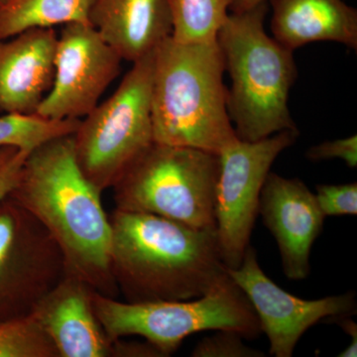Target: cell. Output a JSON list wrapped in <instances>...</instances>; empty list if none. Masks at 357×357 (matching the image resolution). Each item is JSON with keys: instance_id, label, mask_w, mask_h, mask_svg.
I'll return each mask as SVG.
<instances>
[{"instance_id": "7", "label": "cell", "mask_w": 357, "mask_h": 357, "mask_svg": "<svg viewBox=\"0 0 357 357\" xmlns=\"http://www.w3.org/2000/svg\"><path fill=\"white\" fill-rule=\"evenodd\" d=\"M154 51L133 63L114 95L81 119L74 133L77 165L100 192L114 187L154 142Z\"/></svg>"}, {"instance_id": "6", "label": "cell", "mask_w": 357, "mask_h": 357, "mask_svg": "<svg viewBox=\"0 0 357 357\" xmlns=\"http://www.w3.org/2000/svg\"><path fill=\"white\" fill-rule=\"evenodd\" d=\"M91 300L110 342L138 335L163 356L177 351L189 335L204 331H234L246 340L262 333L255 310L230 277L194 300L128 303L93 290Z\"/></svg>"}, {"instance_id": "5", "label": "cell", "mask_w": 357, "mask_h": 357, "mask_svg": "<svg viewBox=\"0 0 357 357\" xmlns=\"http://www.w3.org/2000/svg\"><path fill=\"white\" fill-rule=\"evenodd\" d=\"M220 156L153 142L117 180L115 210L151 213L215 231Z\"/></svg>"}, {"instance_id": "26", "label": "cell", "mask_w": 357, "mask_h": 357, "mask_svg": "<svg viewBox=\"0 0 357 357\" xmlns=\"http://www.w3.org/2000/svg\"><path fill=\"white\" fill-rule=\"evenodd\" d=\"M266 1L267 0H236L230 10H232V13H241Z\"/></svg>"}, {"instance_id": "8", "label": "cell", "mask_w": 357, "mask_h": 357, "mask_svg": "<svg viewBox=\"0 0 357 357\" xmlns=\"http://www.w3.org/2000/svg\"><path fill=\"white\" fill-rule=\"evenodd\" d=\"M299 136L284 130L264 139L236 140L220 156V175L215 189V234L225 266L236 269L250 245L263 185L270 169Z\"/></svg>"}, {"instance_id": "18", "label": "cell", "mask_w": 357, "mask_h": 357, "mask_svg": "<svg viewBox=\"0 0 357 357\" xmlns=\"http://www.w3.org/2000/svg\"><path fill=\"white\" fill-rule=\"evenodd\" d=\"M236 0H168L171 37L180 43L217 41L218 33Z\"/></svg>"}, {"instance_id": "22", "label": "cell", "mask_w": 357, "mask_h": 357, "mask_svg": "<svg viewBox=\"0 0 357 357\" xmlns=\"http://www.w3.org/2000/svg\"><path fill=\"white\" fill-rule=\"evenodd\" d=\"M317 202L325 217L356 215L357 184L317 185Z\"/></svg>"}, {"instance_id": "4", "label": "cell", "mask_w": 357, "mask_h": 357, "mask_svg": "<svg viewBox=\"0 0 357 357\" xmlns=\"http://www.w3.org/2000/svg\"><path fill=\"white\" fill-rule=\"evenodd\" d=\"M267 13L268 1L229 14L217 36L231 79L227 112L237 138L248 142L298 130L288 105L298 74L293 51L265 31Z\"/></svg>"}, {"instance_id": "1", "label": "cell", "mask_w": 357, "mask_h": 357, "mask_svg": "<svg viewBox=\"0 0 357 357\" xmlns=\"http://www.w3.org/2000/svg\"><path fill=\"white\" fill-rule=\"evenodd\" d=\"M100 195L77 165L74 134H70L30 152L8 196L53 237L66 274L116 298L119 289L110 269L112 227Z\"/></svg>"}, {"instance_id": "3", "label": "cell", "mask_w": 357, "mask_h": 357, "mask_svg": "<svg viewBox=\"0 0 357 357\" xmlns=\"http://www.w3.org/2000/svg\"><path fill=\"white\" fill-rule=\"evenodd\" d=\"M225 72L217 41L164 40L154 51V142L218 155L238 140L227 112Z\"/></svg>"}, {"instance_id": "10", "label": "cell", "mask_w": 357, "mask_h": 357, "mask_svg": "<svg viewBox=\"0 0 357 357\" xmlns=\"http://www.w3.org/2000/svg\"><path fill=\"white\" fill-rule=\"evenodd\" d=\"M122 59L91 24L64 25L56 46L55 75L36 114L81 119L121 74Z\"/></svg>"}, {"instance_id": "2", "label": "cell", "mask_w": 357, "mask_h": 357, "mask_svg": "<svg viewBox=\"0 0 357 357\" xmlns=\"http://www.w3.org/2000/svg\"><path fill=\"white\" fill-rule=\"evenodd\" d=\"M109 222L110 269L126 302L198 299L229 277L215 231L135 211L115 210Z\"/></svg>"}, {"instance_id": "17", "label": "cell", "mask_w": 357, "mask_h": 357, "mask_svg": "<svg viewBox=\"0 0 357 357\" xmlns=\"http://www.w3.org/2000/svg\"><path fill=\"white\" fill-rule=\"evenodd\" d=\"M95 0H8L0 7V40L34 28L89 23Z\"/></svg>"}, {"instance_id": "25", "label": "cell", "mask_w": 357, "mask_h": 357, "mask_svg": "<svg viewBox=\"0 0 357 357\" xmlns=\"http://www.w3.org/2000/svg\"><path fill=\"white\" fill-rule=\"evenodd\" d=\"M326 321H335L340 326L342 331L351 338V344L344 351L338 354V357H356L357 356V325L351 319V314L335 317V318L326 319Z\"/></svg>"}, {"instance_id": "14", "label": "cell", "mask_w": 357, "mask_h": 357, "mask_svg": "<svg viewBox=\"0 0 357 357\" xmlns=\"http://www.w3.org/2000/svg\"><path fill=\"white\" fill-rule=\"evenodd\" d=\"M57 41L53 28H34L0 40V112L36 114L53 84Z\"/></svg>"}, {"instance_id": "12", "label": "cell", "mask_w": 357, "mask_h": 357, "mask_svg": "<svg viewBox=\"0 0 357 357\" xmlns=\"http://www.w3.org/2000/svg\"><path fill=\"white\" fill-rule=\"evenodd\" d=\"M259 213L278 244L284 274L290 280H305L326 218L316 196L300 178L270 172L260 195Z\"/></svg>"}, {"instance_id": "9", "label": "cell", "mask_w": 357, "mask_h": 357, "mask_svg": "<svg viewBox=\"0 0 357 357\" xmlns=\"http://www.w3.org/2000/svg\"><path fill=\"white\" fill-rule=\"evenodd\" d=\"M62 252L46 229L10 197L0 201V323L29 317L64 278Z\"/></svg>"}, {"instance_id": "16", "label": "cell", "mask_w": 357, "mask_h": 357, "mask_svg": "<svg viewBox=\"0 0 357 357\" xmlns=\"http://www.w3.org/2000/svg\"><path fill=\"white\" fill-rule=\"evenodd\" d=\"M273 38L289 50L319 41L357 49V10L344 0H267Z\"/></svg>"}, {"instance_id": "23", "label": "cell", "mask_w": 357, "mask_h": 357, "mask_svg": "<svg viewBox=\"0 0 357 357\" xmlns=\"http://www.w3.org/2000/svg\"><path fill=\"white\" fill-rule=\"evenodd\" d=\"M306 157L311 161L340 159L349 168H356L357 136L352 135L342 139L326 141L316 146H312L307 150Z\"/></svg>"}, {"instance_id": "19", "label": "cell", "mask_w": 357, "mask_h": 357, "mask_svg": "<svg viewBox=\"0 0 357 357\" xmlns=\"http://www.w3.org/2000/svg\"><path fill=\"white\" fill-rule=\"evenodd\" d=\"M81 119H45L34 114H4L0 117V147L13 146L31 152L60 136L76 132Z\"/></svg>"}, {"instance_id": "13", "label": "cell", "mask_w": 357, "mask_h": 357, "mask_svg": "<svg viewBox=\"0 0 357 357\" xmlns=\"http://www.w3.org/2000/svg\"><path fill=\"white\" fill-rule=\"evenodd\" d=\"M83 281L66 274L40 299L30 316L50 338L59 357H105L114 344L96 318Z\"/></svg>"}, {"instance_id": "27", "label": "cell", "mask_w": 357, "mask_h": 357, "mask_svg": "<svg viewBox=\"0 0 357 357\" xmlns=\"http://www.w3.org/2000/svg\"><path fill=\"white\" fill-rule=\"evenodd\" d=\"M7 1H8V0H0V7L6 4Z\"/></svg>"}, {"instance_id": "20", "label": "cell", "mask_w": 357, "mask_h": 357, "mask_svg": "<svg viewBox=\"0 0 357 357\" xmlns=\"http://www.w3.org/2000/svg\"><path fill=\"white\" fill-rule=\"evenodd\" d=\"M0 357H59L31 316L0 323Z\"/></svg>"}, {"instance_id": "21", "label": "cell", "mask_w": 357, "mask_h": 357, "mask_svg": "<svg viewBox=\"0 0 357 357\" xmlns=\"http://www.w3.org/2000/svg\"><path fill=\"white\" fill-rule=\"evenodd\" d=\"M244 337L234 331L220 330L204 337L192 351L194 357H264L265 354L251 349L243 342Z\"/></svg>"}, {"instance_id": "15", "label": "cell", "mask_w": 357, "mask_h": 357, "mask_svg": "<svg viewBox=\"0 0 357 357\" xmlns=\"http://www.w3.org/2000/svg\"><path fill=\"white\" fill-rule=\"evenodd\" d=\"M89 23L122 60L132 63L173 31L168 0H95Z\"/></svg>"}, {"instance_id": "24", "label": "cell", "mask_w": 357, "mask_h": 357, "mask_svg": "<svg viewBox=\"0 0 357 357\" xmlns=\"http://www.w3.org/2000/svg\"><path fill=\"white\" fill-rule=\"evenodd\" d=\"M29 153L17 147H0V201L15 187Z\"/></svg>"}, {"instance_id": "11", "label": "cell", "mask_w": 357, "mask_h": 357, "mask_svg": "<svg viewBox=\"0 0 357 357\" xmlns=\"http://www.w3.org/2000/svg\"><path fill=\"white\" fill-rule=\"evenodd\" d=\"M231 280L246 296L270 342V354L291 357L302 335L319 321L356 312L354 292L319 300H305L279 287L263 271L257 253L249 245L243 262L227 268Z\"/></svg>"}]
</instances>
